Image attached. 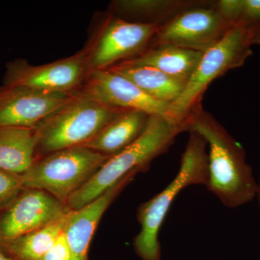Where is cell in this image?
Returning a JSON list of instances; mask_svg holds the SVG:
<instances>
[{
    "label": "cell",
    "instance_id": "cell-10",
    "mask_svg": "<svg viewBox=\"0 0 260 260\" xmlns=\"http://www.w3.org/2000/svg\"><path fill=\"white\" fill-rule=\"evenodd\" d=\"M155 25L133 23L117 17L108 20L93 47L88 49L89 73L107 70L136 57L150 47Z\"/></svg>",
    "mask_w": 260,
    "mask_h": 260
},
{
    "label": "cell",
    "instance_id": "cell-14",
    "mask_svg": "<svg viewBox=\"0 0 260 260\" xmlns=\"http://www.w3.org/2000/svg\"><path fill=\"white\" fill-rule=\"evenodd\" d=\"M150 117L139 111H123L83 145L107 156H114L143 134Z\"/></svg>",
    "mask_w": 260,
    "mask_h": 260
},
{
    "label": "cell",
    "instance_id": "cell-25",
    "mask_svg": "<svg viewBox=\"0 0 260 260\" xmlns=\"http://www.w3.org/2000/svg\"><path fill=\"white\" fill-rule=\"evenodd\" d=\"M0 260H17L0 248Z\"/></svg>",
    "mask_w": 260,
    "mask_h": 260
},
{
    "label": "cell",
    "instance_id": "cell-26",
    "mask_svg": "<svg viewBox=\"0 0 260 260\" xmlns=\"http://www.w3.org/2000/svg\"><path fill=\"white\" fill-rule=\"evenodd\" d=\"M256 198H257L258 203H259L260 208V181L258 183L257 194H256Z\"/></svg>",
    "mask_w": 260,
    "mask_h": 260
},
{
    "label": "cell",
    "instance_id": "cell-17",
    "mask_svg": "<svg viewBox=\"0 0 260 260\" xmlns=\"http://www.w3.org/2000/svg\"><path fill=\"white\" fill-rule=\"evenodd\" d=\"M109 70L133 82L148 95L159 102L172 104L182 93L185 85L151 67L121 61Z\"/></svg>",
    "mask_w": 260,
    "mask_h": 260
},
{
    "label": "cell",
    "instance_id": "cell-27",
    "mask_svg": "<svg viewBox=\"0 0 260 260\" xmlns=\"http://www.w3.org/2000/svg\"><path fill=\"white\" fill-rule=\"evenodd\" d=\"M2 86H0V90H1Z\"/></svg>",
    "mask_w": 260,
    "mask_h": 260
},
{
    "label": "cell",
    "instance_id": "cell-2",
    "mask_svg": "<svg viewBox=\"0 0 260 260\" xmlns=\"http://www.w3.org/2000/svg\"><path fill=\"white\" fill-rule=\"evenodd\" d=\"M180 126L164 116L151 115L143 134L120 153L110 157L93 177L67 203L70 210L91 203L123 178L133 172H145L154 159L167 153Z\"/></svg>",
    "mask_w": 260,
    "mask_h": 260
},
{
    "label": "cell",
    "instance_id": "cell-6",
    "mask_svg": "<svg viewBox=\"0 0 260 260\" xmlns=\"http://www.w3.org/2000/svg\"><path fill=\"white\" fill-rule=\"evenodd\" d=\"M109 158L84 145L47 154L22 174L23 187L47 191L67 205Z\"/></svg>",
    "mask_w": 260,
    "mask_h": 260
},
{
    "label": "cell",
    "instance_id": "cell-24",
    "mask_svg": "<svg viewBox=\"0 0 260 260\" xmlns=\"http://www.w3.org/2000/svg\"><path fill=\"white\" fill-rule=\"evenodd\" d=\"M248 37L251 46H260V22L247 27Z\"/></svg>",
    "mask_w": 260,
    "mask_h": 260
},
{
    "label": "cell",
    "instance_id": "cell-15",
    "mask_svg": "<svg viewBox=\"0 0 260 260\" xmlns=\"http://www.w3.org/2000/svg\"><path fill=\"white\" fill-rule=\"evenodd\" d=\"M204 53L172 45H150L130 62L151 67L186 85Z\"/></svg>",
    "mask_w": 260,
    "mask_h": 260
},
{
    "label": "cell",
    "instance_id": "cell-5",
    "mask_svg": "<svg viewBox=\"0 0 260 260\" xmlns=\"http://www.w3.org/2000/svg\"><path fill=\"white\" fill-rule=\"evenodd\" d=\"M252 54L247 27L238 24L209 50L203 54L182 93L171 107L173 120L186 131L191 113L203 107V96L208 86L229 70L241 68Z\"/></svg>",
    "mask_w": 260,
    "mask_h": 260
},
{
    "label": "cell",
    "instance_id": "cell-3",
    "mask_svg": "<svg viewBox=\"0 0 260 260\" xmlns=\"http://www.w3.org/2000/svg\"><path fill=\"white\" fill-rule=\"evenodd\" d=\"M189 133L177 175L164 190L138 207L137 217L141 228L133 244L135 252L142 260H160L161 251L159 232L179 193L187 186H206L208 183V144L199 133Z\"/></svg>",
    "mask_w": 260,
    "mask_h": 260
},
{
    "label": "cell",
    "instance_id": "cell-4",
    "mask_svg": "<svg viewBox=\"0 0 260 260\" xmlns=\"http://www.w3.org/2000/svg\"><path fill=\"white\" fill-rule=\"evenodd\" d=\"M124 110L106 105L78 92L36 128V159L57 150L85 145Z\"/></svg>",
    "mask_w": 260,
    "mask_h": 260
},
{
    "label": "cell",
    "instance_id": "cell-1",
    "mask_svg": "<svg viewBox=\"0 0 260 260\" xmlns=\"http://www.w3.org/2000/svg\"><path fill=\"white\" fill-rule=\"evenodd\" d=\"M186 131H194L209 147L207 187L228 208L242 206L254 199L258 183L247 164L242 145L203 108L191 113Z\"/></svg>",
    "mask_w": 260,
    "mask_h": 260
},
{
    "label": "cell",
    "instance_id": "cell-9",
    "mask_svg": "<svg viewBox=\"0 0 260 260\" xmlns=\"http://www.w3.org/2000/svg\"><path fill=\"white\" fill-rule=\"evenodd\" d=\"M70 211L64 203L47 191L23 187L0 210V242L47 227L64 218Z\"/></svg>",
    "mask_w": 260,
    "mask_h": 260
},
{
    "label": "cell",
    "instance_id": "cell-23",
    "mask_svg": "<svg viewBox=\"0 0 260 260\" xmlns=\"http://www.w3.org/2000/svg\"><path fill=\"white\" fill-rule=\"evenodd\" d=\"M41 260H70L69 248L63 232L54 245L43 256Z\"/></svg>",
    "mask_w": 260,
    "mask_h": 260
},
{
    "label": "cell",
    "instance_id": "cell-11",
    "mask_svg": "<svg viewBox=\"0 0 260 260\" xmlns=\"http://www.w3.org/2000/svg\"><path fill=\"white\" fill-rule=\"evenodd\" d=\"M80 91L110 107L162 116L176 123L171 104L153 99L125 77L109 69L90 72Z\"/></svg>",
    "mask_w": 260,
    "mask_h": 260
},
{
    "label": "cell",
    "instance_id": "cell-21",
    "mask_svg": "<svg viewBox=\"0 0 260 260\" xmlns=\"http://www.w3.org/2000/svg\"><path fill=\"white\" fill-rule=\"evenodd\" d=\"M214 5L225 21L232 27L238 25L242 18L244 0H218Z\"/></svg>",
    "mask_w": 260,
    "mask_h": 260
},
{
    "label": "cell",
    "instance_id": "cell-18",
    "mask_svg": "<svg viewBox=\"0 0 260 260\" xmlns=\"http://www.w3.org/2000/svg\"><path fill=\"white\" fill-rule=\"evenodd\" d=\"M198 0H121L114 3L117 18L159 28Z\"/></svg>",
    "mask_w": 260,
    "mask_h": 260
},
{
    "label": "cell",
    "instance_id": "cell-8",
    "mask_svg": "<svg viewBox=\"0 0 260 260\" xmlns=\"http://www.w3.org/2000/svg\"><path fill=\"white\" fill-rule=\"evenodd\" d=\"M88 49L42 65L15 59L6 65L3 86H21L54 93H76L88 77Z\"/></svg>",
    "mask_w": 260,
    "mask_h": 260
},
{
    "label": "cell",
    "instance_id": "cell-19",
    "mask_svg": "<svg viewBox=\"0 0 260 260\" xmlns=\"http://www.w3.org/2000/svg\"><path fill=\"white\" fill-rule=\"evenodd\" d=\"M67 216L47 227L0 242V248L17 260H41L62 234Z\"/></svg>",
    "mask_w": 260,
    "mask_h": 260
},
{
    "label": "cell",
    "instance_id": "cell-22",
    "mask_svg": "<svg viewBox=\"0 0 260 260\" xmlns=\"http://www.w3.org/2000/svg\"><path fill=\"white\" fill-rule=\"evenodd\" d=\"M260 22V0H244L242 18L239 24L246 27Z\"/></svg>",
    "mask_w": 260,
    "mask_h": 260
},
{
    "label": "cell",
    "instance_id": "cell-7",
    "mask_svg": "<svg viewBox=\"0 0 260 260\" xmlns=\"http://www.w3.org/2000/svg\"><path fill=\"white\" fill-rule=\"evenodd\" d=\"M215 2V1H214ZM213 1H200L159 28L150 45H172L205 53L233 28Z\"/></svg>",
    "mask_w": 260,
    "mask_h": 260
},
{
    "label": "cell",
    "instance_id": "cell-13",
    "mask_svg": "<svg viewBox=\"0 0 260 260\" xmlns=\"http://www.w3.org/2000/svg\"><path fill=\"white\" fill-rule=\"evenodd\" d=\"M138 174H128L91 203L70 210L63 229L70 260H89V247L103 215Z\"/></svg>",
    "mask_w": 260,
    "mask_h": 260
},
{
    "label": "cell",
    "instance_id": "cell-12",
    "mask_svg": "<svg viewBox=\"0 0 260 260\" xmlns=\"http://www.w3.org/2000/svg\"><path fill=\"white\" fill-rule=\"evenodd\" d=\"M76 93H54L26 87L3 85L0 90V126L36 129L70 102Z\"/></svg>",
    "mask_w": 260,
    "mask_h": 260
},
{
    "label": "cell",
    "instance_id": "cell-20",
    "mask_svg": "<svg viewBox=\"0 0 260 260\" xmlns=\"http://www.w3.org/2000/svg\"><path fill=\"white\" fill-rule=\"evenodd\" d=\"M23 188L21 175L0 169V210L9 204Z\"/></svg>",
    "mask_w": 260,
    "mask_h": 260
},
{
    "label": "cell",
    "instance_id": "cell-16",
    "mask_svg": "<svg viewBox=\"0 0 260 260\" xmlns=\"http://www.w3.org/2000/svg\"><path fill=\"white\" fill-rule=\"evenodd\" d=\"M35 129L0 126V169L22 175L37 155Z\"/></svg>",
    "mask_w": 260,
    "mask_h": 260
}]
</instances>
